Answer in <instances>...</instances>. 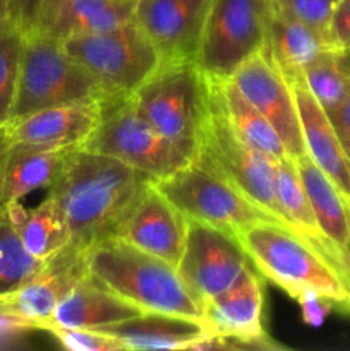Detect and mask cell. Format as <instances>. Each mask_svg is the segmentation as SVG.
<instances>
[{
	"label": "cell",
	"mask_w": 350,
	"mask_h": 351,
	"mask_svg": "<svg viewBox=\"0 0 350 351\" xmlns=\"http://www.w3.org/2000/svg\"><path fill=\"white\" fill-rule=\"evenodd\" d=\"M151 180L115 158L74 147L48 189L67 219L69 245L84 254L113 239Z\"/></svg>",
	"instance_id": "cell-1"
},
{
	"label": "cell",
	"mask_w": 350,
	"mask_h": 351,
	"mask_svg": "<svg viewBox=\"0 0 350 351\" xmlns=\"http://www.w3.org/2000/svg\"><path fill=\"white\" fill-rule=\"evenodd\" d=\"M86 276L119 295L141 312L201 319L202 304L177 267L119 239L96 243L84 252Z\"/></svg>",
	"instance_id": "cell-2"
},
{
	"label": "cell",
	"mask_w": 350,
	"mask_h": 351,
	"mask_svg": "<svg viewBox=\"0 0 350 351\" xmlns=\"http://www.w3.org/2000/svg\"><path fill=\"white\" fill-rule=\"evenodd\" d=\"M237 240L257 273L294 300L309 290L342 307L349 300L350 287L340 267L290 226L263 219L242 230Z\"/></svg>",
	"instance_id": "cell-3"
},
{
	"label": "cell",
	"mask_w": 350,
	"mask_h": 351,
	"mask_svg": "<svg viewBox=\"0 0 350 351\" xmlns=\"http://www.w3.org/2000/svg\"><path fill=\"white\" fill-rule=\"evenodd\" d=\"M91 72L65 51L62 41L26 34L12 117L71 103L117 101Z\"/></svg>",
	"instance_id": "cell-4"
},
{
	"label": "cell",
	"mask_w": 350,
	"mask_h": 351,
	"mask_svg": "<svg viewBox=\"0 0 350 351\" xmlns=\"http://www.w3.org/2000/svg\"><path fill=\"white\" fill-rule=\"evenodd\" d=\"M130 101L161 136L194 158L209 110L208 77L196 62L160 64Z\"/></svg>",
	"instance_id": "cell-5"
},
{
	"label": "cell",
	"mask_w": 350,
	"mask_h": 351,
	"mask_svg": "<svg viewBox=\"0 0 350 351\" xmlns=\"http://www.w3.org/2000/svg\"><path fill=\"white\" fill-rule=\"evenodd\" d=\"M192 160L229 182L268 216L288 226L275 194V160L247 144L233 130L211 89L208 117Z\"/></svg>",
	"instance_id": "cell-6"
},
{
	"label": "cell",
	"mask_w": 350,
	"mask_h": 351,
	"mask_svg": "<svg viewBox=\"0 0 350 351\" xmlns=\"http://www.w3.org/2000/svg\"><path fill=\"white\" fill-rule=\"evenodd\" d=\"M82 147L115 158L153 182L172 177L192 161L191 154L161 136L134 108L130 98L105 105L102 122Z\"/></svg>",
	"instance_id": "cell-7"
},
{
	"label": "cell",
	"mask_w": 350,
	"mask_h": 351,
	"mask_svg": "<svg viewBox=\"0 0 350 351\" xmlns=\"http://www.w3.org/2000/svg\"><path fill=\"white\" fill-rule=\"evenodd\" d=\"M271 0H209L196 64L213 79L233 72L266 43Z\"/></svg>",
	"instance_id": "cell-8"
},
{
	"label": "cell",
	"mask_w": 350,
	"mask_h": 351,
	"mask_svg": "<svg viewBox=\"0 0 350 351\" xmlns=\"http://www.w3.org/2000/svg\"><path fill=\"white\" fill-rule=\"evenodd\" d=\"M62 45L115 98H130L160 65L156 48L134 21Z\"/></svg>",
	"instance_id": "cell-9"
},
{
	"label": "cell",
	"mask_w": 350,
	"mask_h": 351,
	"mask_svg": "<svg viewBox=\"0 0 350 351\" xmlns=\"http://www.w3.org/2000/svg\"><path fill=\"white\" fill-rule=\"evenodd\" d=\"M153 184L185 218L211 225L233 237L254 223L273 219L229 182L194 160L172 177Z\"/></svg>",
	"instance_id": "cell-10"
},
{
	"label": "cell",
	"mask_w": 350,
	"mask_h": 351,
	"mask_svg": "<svg viewBox=\"0 0 350 351\" xmlns=\"http://www.w3.org/2000/svg\"><path fill=\"white\" fill-rule=\"evenodd\" d=\"M250 267L253 263L237 237L185 218L184 249L177 271L201 304L232 288Z\"/></svg>",
	"instance_id": "cell-11"
},
{
	"label": "cell",
	"mask_w": 350,
	"mask_h": 351,
	"mask_svg": "<svg viewBox=\"0 0 350 351\" xmlns=\"http://www.w3.org/2000/svg\"><path fill=\"white\" fill-rule=\"evenodd\" d=\"M263 307V280L250 267L232 288L202 304V321L218 335L220 350L281 348L264 329Z\"/></svg>",
	"instance_id": "cell-12"
},
{
	"label": "cell",
	"mask_w": 350,
	"mask_h": 351,
	"mask_svg": "<svg viewBox=\"0 0 350 351\" xmlns=\"http://www.w3.org/2000/svg\"><path fill=\"white\" fill-rule=\"evenodd\" d=\"M84 276V254L67 245L50 257L27 283L0 297V315L19 328L41 329L62 298Z\"/></svg>",
	"instance_id": "cell-13"
},
{
	"label": "cell",
	"mask_w": 350,
	"mask_h": 351,
	"mask_svg": "<svg viewBox=\"0 0 350 351\" xmlns=\"http://www.w3.org/2000/svg\"><path fill=\"white\" fill-rule=\"evenodd\" d=\"M280 136L288 156L305 154L301 120L290 84L263 50L247 58L230 77Z\"/></svg>",
	"instance_id": "cell-14"
},
{
	"label": "cell",
	"mask_w": 350,
	"mask_h": 351,
	"mask_svg": "<svg viewBox=\"0 0 350 351\" xmlns=\"http://www.w3.org/2000/svg\"><path fill=\"white\" fill-rule=\"evenodd\" d=\"M209 0H136L132 21L160 55V64L196 62Z\"/></svg>",
	"instance_id": "cell-15"
},
{
	"label": "cell",
	"mask_w": 350,
	"mask_h": 351,
	"mask_svg": "<svg viewBox=\"0 0 350 351\" xmlns=\"http://www.w3.org/2000/svg\"><path fill=\"white\" fill-rule=\"evenodd\" d=\"M184 237L185 216L150 182L113 239L153 254L177 267L184 249Z\"/></svg>",
	"instance_id": "cell-16"
},
{
	"label": "cell",
	"mask_w": 350,
	"mask_h": 351,
	"mask_svg": "<svg viewBox=\"0 0 350 351\" xmlns=\"http://www.w3.org/2000/svg\"><path fill=\"white\" fill-rule=\"evenodd\" d=\"M136 0H51L21 26L24 34L57 41L100 33L132 21Z\"/></svg>",
	"instance_id": "cell-17"
},
{
	"label": "cell",
	"mask_w": 350,
	"mask_h": 351,
	"mask_svg": "<svg viewBox=\"0 0 350 351\" xmlns=\"http://www.w3.org/2000/svg\"><path fill=\"white\" fill-rule=\"evenodd\" d=\"M105 103L82 101L38 110L5 125L10 143L45 147H82L103 117Z\"/></svg>",
	"instance_id": "cell-18"
},
{
	"label": "cell",
	"mask_w": 350,
	"mask_h": 351,
	"mask_svg": "<svg viewBox=\"0 0 350 351\" xmlns=\"http://www.w3.org/2000/svg\"><path fill=\"white\" fill-rule=\"evenodd\" d=\"M297 105L305 153L338 187L350 204V156L328 113L321 108L305 86L304 77L288 82Z\"/></svg>",
	"instance_id": "cell-19"
},
{
	"label": "cell",
	"mask_w": 350,
	"mask_h": 351,
	"mask_svg": "<svg viewBox=\"0 0 350 351\" xmlns=\"http://www.w3.org/2000/svg\"><path fill=\"white\" fill-rule=\"evenodd\" d=\"M96 331L115 338L124 350L136 351L196 350L213 336L209 326L201 319L161 312H143Z\"/></svg>",
	"instance_id": "cell-20"
},
{
	"label": "cell",
	"mask_w": 350,
	"mask_h": 351,
	"mask_svg": "<svg viewBox=\"0 0 350 351\" xmlns=\"http://www.w3.org/2000/svg\"><path fill=\"white\" fill-rule=\"evenodd\" d=\"M74 147H45L10 143L0 171V209L27 194L50 189Z\"/></svg>",
	"instance_id": "cell-21"
},
{
	"label": "cell",
	"mask_w": 350,
	"mask_h": 351,
	"mask_svg": "<svg viewBox=\"0 0 350 351\" xmlns=\"http://www.w3.org/2000/svg\"><path fill=\"white\" fill-rule=\"evenodd\" d=\"M143 314L132 304L84 276L69 290L41 329H100Z\"/></svg>",
	"instance_id": "cell-22"
},
{
	"label": "cell",
	"mask_w": 350,
	"mask_h": 351,
	"mask_svg": "<svg viewBox=\"0 0 350 351\" xmlns=\"http://www.w3.org/2000/svg\"><path fill=\"white\" fill-rule=\"evenodd\" d=\"M264 53L271 58L287 82L302 77V72L328 53H336L328 34L273 10L268 21Z\"/></svg>",
	"instance_id": "cell-23"
},
{
	"label": "cell",
	"mask_w": 350,
	"mask_h": 351,
	"mask_svg": "<svg viewBox=\"0 0 350 351\" xmlns=\"http://www.w3.org/2000/svg\"><path fill=\"white\" fill-rule=\"evenodd\" d=\"M294 161L319 230L336 249L347 252L350 247V204L307 153Z\"/></svg>",
	"instance_id": "cell-24"
},
{
	"label": "cell",
	"mask_w": 350,
	"mask_h": 351,
	"mask_svg": "<svg viewBox=\"0 0 350 351\" xmlns=\"http://www.w3.org/2000/svg\"><path fill=\"white\" fill-rule=\"evenodd\" d=\"M208 84L218 105L222 106L230 125L247 144L270 156L271 160H281V158L288 156L287 149H285L283 143H281L280 136L273 129V125L239 91L232 79L208 77Z\"/></svg>",
	"instance_id": "cell-25"
},
{
	"label": "cell",
	"mask_w": 350,
	"mask_h": 351,
	"mask_svg": "<svg viewBox=\"0 0 350 351\" xmlns=\"http://www.w3.org/2000/svg\"><path fill=\"white\" fill-rule=\"evenodd\" d=\"M24 247L36 259L48 261L69 245V226L60 206L51 195L33 209H24L21 202L9 206Z\"/></svg>",
	"instance_id": "cell-26"
},
{
	"label": "cell",
	"mask_w": 350,
	"mask_h": 351,
	"mask_svg": "<svg viewBox=\"0 0 350 351\" xmlns=\"http://www.w3.org/2000/svg\"><path fill=\"white\" fill-rule=\"evenodd\" d=\"M45 263L24 247L9 209H0V297L27 283Z\"/></svg>",
	"instance_id": "cell-27"
},
{
	"label": "cell",
	"mask_w": 350,
	"mask_h": 351,
	"mask_svg": "<svg viewBox=\"0 0 350 351\" xmlns=\"http://www.w3.org/2000/svg\"><path fill=\"white\" fill-rule=\"evenodd\" d=\"M26 34L12 19L0 24V127L10 122Z\"/></svg>",
	"instance_id": "cell-28"
},
{
	"label": "cell",
	"mask_w": 350,
	"mask_h": 351,
	"mask_svg": "<svg viewBox=\"0 0 350 351\" xmlns=\"http://www.w3.org/2000/svg\"><path fill=\"white\" fill-rule=\"evenodd\" d=\"M305 86L326 113H333L345 99L350 77L340 65L336 53H328L302 72Z\"/></svg>",
	"instance_id": "cell-29"
},
{
	"label": "cell",
	"mask_w": 350,
	"mask_h": 351,
	"mask_svg": "<svg viewBox=\"0 0 350 351\" xmlns=\"http://www.w3.org/2000/svg\"><path fill=\"white\" fill-rule=\"evenodd\" d=\"M338 2L340 0H271V7L281 16L328 34L329 21Z\"/></svg>",
	"instance_id": "cell-30"
},
{
	"label": "cell",
	"mask_w": 350,
	"mask_h": 351,
	"mask_svg": "<svg viewBox=\"0 0 350 351\" xmlns=\"http://www.w3.org/2000/svg\"><path fill=\"white\" fill-rule=\"evenodd\" d=\"M51 336L60 343L62 348L71 351H120L124 346L112 336L96 329H48Z\"/></svg>",
	"instance_id": "cell-31"
},
{
	"label": "cell",
	"mask_w": 350,
	"mask_h": 351,
	"mask_svg": "<svg viewBox=\"0 0 350 351\" xmlns=\"http://www.w3.org/2000/svg\"><path fill=\"white\" fill-rule=\"evenodd\" d=\"M328 40L336 53L350 51V0H340L328 26Z\"/></svg>",
	"instance_id": "cell-32"
},
{
	"label": "cell",
	"mask_w": 350,
	"mask_h": 351,
	"mask_svg": "<svg viewBox=\"0 0 350 351\" xmlns=\"http://www.w3.org/2000/svg\"><path fill=\"white\" fill-rule=\"evenodd\" d=\"M297 304L301 305L302 319H304L305 324L314 326V328H319L325 322L326 315L329 314L331 307L335 305L331 300H328L323 295H319L318 291L312 290L304 291L297 298Z\"/></svg>",
	"instance_id": "cell-33"
},
{
	"label": "cell",
	"mask_w": 350,
	"mask_h": 351,
	"mask_svg": "<svg viewBox=\"0 0 350 351\" xmlns=\"http://www.w3.org/2000/svg\"><path fill=\"white\" fill-rule=\"evenodd\" d=\"M48 2L51 0H10V19L21 27L38 7Z\"/></svg>",
	"instance_id": "cell-34"
},
{
	"label": "cell",
	"mask_w": 350,
	"mask_h": 351,
	"mask_svg": "<svg viewBox=\"0 0 350 351\" xmlns=\"http://www.w3.org/2000/svg\"><path fill=\"white\" fill-rule=\"evenodd\" d=\"M329 120L335 125L336 132H338L340 139H345L350 137V89L347 93L345 99L342 101V105L335 110L333 113H329Z\"/></svg>",
	"instance_id": "cell-35"
},
{
	"label": "cell",
	"mask_w": 350,
	"mask_h": 351,
	"mask_svg": "<svg viewBox=\"0 0 350 351\" xmlns=\"http://www.w3.org/2000/svg\"><path fill=\"white\" fill-rule=\"evenodd\" d=\"M9 136H7L5 127H0V171H2V165H3V158H5L7 149H9Z\"/></svg>",
	"instance_id": "cell-36"
},
{
	"label": "cell",
	"mask_w": 350,
	"mask_h": 351,
	"mask_svg": "<svg viewBox=\"0 0 350 351\" xmlns=\"http://www.w3.org/2000/svg\"><path fill=\"white\" fill-rule=\"evenodd\" d=\"M10 17V0H0V24Z\"/></svg>",
	"instance_id": "cell-37"
},
{
	"label": "cell",
	"mask_w": 350,
	"mask_h": 351,
	"mask_svg": "<svg viewBox=\"0 0 350 351\" xmlns=\"http://www.w3.org/2000/svg\"><path fill=\"white\" fill-rule=\"evenodd\" d=\"M342 143H343V147H345L347 154L350 156V137H345V139H342Z\"/></svg>",
	"instance_id": "cell-38"
},
{
	"label": "cell",
	"mask_w": 350,
	"mask_h": 351,
	"mask_svg": "<svg viewBox=\"0 0 350 351\" xmlns=\"http://www.w3.org/2000/svg\"><path fill=\"white\" fill-rule=\"evenodd\" d=\"M343 307H345V308H347V311H349V312H350V295H349V300H347V302H345V305H343Z\"/></svg>",
	"instance_id": "cell-39"
},
{
	"label": "cell",
	"mask_w": 350,
	"mask_h": 351,
	"mask_svg": "<svg viewBox=\"0 0 350 351\" xmlns=\"http://www.w3.org/2000/svg\"><path fill=\"white\" fill-rule=\"evenodd\" d=\"M349 250H350V247H349Z\"/></svg>",
	"instance_id": "cell-40"
}]
</instances>
